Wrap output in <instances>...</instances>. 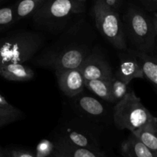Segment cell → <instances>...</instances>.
<instances>
[{
	"label": "cell",
	"mask_w": 157,
	"mask_h": 157,
	"mask_svg": "<svg viewBox=\"0 0 157 157\" xmlns=\"http://www.w3.org/2000/svg\"><path fill=\"white\" fill-rule=\"evenodd\" d=\"M58 35L56 39L38 52L32 63L54 72L80 68L94 47L96 35L90 25L84 18H80Z\"/></svg>",
	"instance_id": "1"
},
{
	"label": "cell",
	"mask_w": 157,
	"mask_h": 157,
	"mask_svg": "<svg viewBox=\"0 0 157 157\" xmlns=\"http://www.w3.org/2000/svg\"><path fill=\"white\" fill-rule=\"evenodd\" d=\"M45 37L38 31L18 29L0 38V67L8 63H24L43 48Z\"/></svg>",
	"instance_id": "2"
},
{
	"label": "cell",
	"mask_w": 157,
	"mask_h": 157,
	"mask_svg": "<svg viewBox=\"0 0 157 157\" xmlns=\"http://www.w3.org/2000/svg\"><path fill=\"white\" fill-rule=\"evenodd\" d=\"M84 12V3L75 0H46L32 15V22L38 30L58 35L71 23L74 17Z\"/></svg>",
	"instance_id": "3"
},
{
	"label": "cell",
	"mask_w": 157,
	"mask_h": 157,
	"mask_svg": "<svg viewBox=\"0 0 157 157\" xmlns=\"http://www.w3.org/2000/svg\"><path fill=\"white\" fill-rule=\"evenodd\" d=\"M122 22L128 48L140 52H155L156 33L153 18L144 9L129 6L123 15Z\"/></svg>",
	"instance_id": "4"
},
{
	"label": "cell",
	"mask_w": 157,
	"mask_h": 157,
	"mask_svg": "<svg viewBox=\"0 0 157 157\" xmlns=\"http://www.w3.org/2000/svg\"><path fill=\"white\" fill-rule=\"evenodd\" d=\"M103 130L102 124L76 114L60 123L55 138L75 147L101 152Z\"/></svg>",
	"instance_id": "5"
},
{
	"label": "cell",
	"mask_w": 157,
	"mask_h": 157,
	"mask_svg": "<svg viewBox=\"0 0 157 157\" xmlns=\"http://www.w3.org/2000/svg\"><path fill=\"white\" fill-rule=\"evenodd\" d=\"M112 117L118 130H127L130 133L157 121L133 90H129L127 94L116 103L112 110Z\"/></svg>",
	"instance_id": "6"
},
{
	"label": "cell",
	"mask_w": 157,
	"mask_h": 157,
	"mask_svg": "<svg viewBox=\"0 0 157 157\" xmlns=\"http://www.w3.org/2000/svg\"><path fill=\"white\" fill-rule=\"evenodd\" d=\"M93 16L97 29L107 42L118 51H126L128 48L122 18L117 10L108 7L101 0H95Z\"/></svg>",
	"instance_id": "7"
},
{
	"label": "cell",
	"mask_w": 157,
	"mask_h": 157,
	"mask_svg": "<svg viewBox=\"0 0 157 157\" xmlns=\"http://www.w3.org/2000/svg\"><path fill=\"white\" fill-rule=\"evenodd\" d=\"M80 70L85 80H110L114 77L109 61L103 52L95 46L81 64Z\"/></svg>",
	"instance_id": "8"
},
{
	"label": "cell",
	"mask_w": 157,
	"mask_h": 157,
	"mask_svg": "<svg viewBox=\"0 0 157 157\" xmlns=\"http://www.w3.org/2000/svg\"><path fill=\"white\" fill-rule=\"evenodd\" d=\"M72 107L77 115L102 124L107 117V110L104 104L95 97L85 94L84 91L71 98Z\"/></svg>",
	"instance_id": "9"
},
{
	"label": "cell",
	"mask_w": 157,
	"mask_h": 157,
	"mask_svg": "<svg viewBox=\"0 0 157 157\" xmlns=\"http://www.w3.org/2000/svg\"><path fill=\"white\" fill-rule=\"evenodd\" d=\"M118 58L119 64L114 73L115 78L127 83H130L133 79L144 78L136 51L130 48L126 51H119Z\"/></svg>",
	"instance_id": "10"
},
{
	"label": "cell",
	"mask_w": 157,
	"mask_h": 157,
	"mask_svg": "<svg viewBox=\"0 0 157 157\" xmlns=\"http://www.w3.org/2000/svg\"><path fill=\"white\" fill-rule=\"evenodd\" d=\"M55 74L60 90L67 98H75L84 90L86 80L80 68L56 71Z\"/></svg>",
	"instance_id": "11"
},
{
	"label": "cell",
	"mask_w": 157,
	"mask_h": 157,
	"mask_svg": "<svg viewBox=\"0 0 157 157\" xmlns=\"http://www.w3.org/2000/svg\"><path fill=\"white\" fill-rule=\"evenodd\" d=\"M0 76L7 81L23 82L32 81L35 78V71L24 63H8L0 67Z\"/></svg>",
	"instance_id": "12"
},
{
	"label": "cell",
	"mask_w": 157,
	"mask_h": 157,
	"mask_svg": "<svg viewBox=\"0 0 157 157\" xmlns=\"http://www.w3.org/2000/svg\"><path fill=\"white\" fill-rule=\"evenodd\" d=\"M55 150L52 155L58 157H107L103 151L98 152L75 147L61 140L54 139Z\"/></svg>",
	"instance_id": "13"
},
{
	"label": "cell",
	"mask_w": 157,
	"mask_h": 157,
	"mask_svg": "<svg viewBox=\"0 0 157 157\" xmlns=\"http://www.w3.org/2000/svg\"><path fill=\"white\" fill-rule=\"evenodd\" d=\"M121 151L123 157H157L156 153L131 133L121 144Z\"/></svg>",
	"instance_id": "14"
},
{
	"label": "cell",
	"mask_w": 157,
	"mask_h": 157,
	"mask_svg": "<svg viewBox=\"0 0 157 157\" xmlns=\"http://www.w3.org/2000/svg\"><path fill=\"white\" fill-rule=\"evenodd\" d=\"M142 66L144 78L148 80L157 90V55L155 52L145 53L136 51Z\"/></svg>",
	"instance_id": "15"
},
{
	"label": "cell",
	"mask_w": 157,
	"mask_h": 157,
	"mask_svg": "<svg viewBox=\"0 0 157 157\" xmlns=\"http://www.w3.org/2000/svg\"><path fill=\"white\" fill-rule=\"evenodd\" d=\"M85 88L93 93L101 99L110 104H114L115 101L112 96L110 80L94 79L86 80Z\"/></svg>",
	"instance_id": "16"
},
{
	"label": "cell",
	"mask_w": 157,
	"mask_h": 157,
	"mask_svg": "<svg viewBox=\"0 0 157 157\" xmlns=\"http://www.w3.org/2000/svg\"><path fill=\"white\" fill-rule=\"evenodd\" d=\"M46 0H18L13 6L15 22L32 17Z\"/></svg>",
	"instance_id": "17"
},
{
	"label": "cell",
	"mask_w": 157,
	"mask_h": 157,
	"mask_svg": "<svg viewBox=\"0 0 157 157\" xmlns=\"http://www.w3.org/2000/svg\"><path fill=\"white\" fill-rule=\"evenodd\" d=\"M131 133L157 155V121L149 123Z\"/></svg>",
	"instance_id": "18"
},
{
	"label": "cell",
	"mask_w": 157,
	"mask_h": 157,
	"mask_svg": "<svg viewBox=\"0 0 157 157\" xmlns=\"http://www.w3.org/2000/svg\"><path fill=\"white\" fill-rule=\"evenodd\" d=\"M24 117V113L16 107L6 108L0 107V128L16 122Z\"/></svg>",
	"instance_id": "19"
},
{
	"label": "cell",
	"mask_w": 157,
	"mask_h": 157,
	"mask_svg": "<svg viewBox=\"0 0 157 157\" xmlns=\"http://www.w3.org/2000/svg\"><path fill=\"white\" fill-rule=\"evenodd\" d=\"M15 24L16 22L13 6L0 8V35L7 32Z\"/></svg>",
	"instance_id": "20"
},
{
	"label": "cell",
	"mask_w": 157,
	"mask_h": 157,
	"mask_svg": "<svg viewBox=\"0 0 157 157\" xmlns=\"http://www.w3.org/2000/svg\"><path fill=\"white\" fill-rule=\"evenodd\" d=\"M129 84L130 83L121 81L115 77L110 79L111 93L115 103L122 99L127 94V92L129 91Z\"/></svg>",
	"instance_id": "21"
},
{
	"label": "cell",
	"mask_w": 157,
	"mask_h": 157,
	"mask_svg": "<svg viewBox=\"0 0 157 157\" xmlns=\"http://www.w3.org/2000/svg\"><path fill=\"white\" fill-rule=\"evenodd\" d=\"M55 150V141L50 140H41L37 145L35 155L37 157H50Z\"/></svg>",
	"instance_id": "22"
},
{
	"label": "cell",
	"mask_w": 157,
	"mask_h": 157,
	"mask_svg": "<svg viewBox=\"0 0 157 157\" xmlns=\"http://www.w3.org/2000/svg\"><path fill=\"white\" fill-rule=\"evenodd\" d=\"M3 150L6 157H37L35 153L25 149L8 148Z\"/></svg>",
	"instance_id": "23"
},
{
	"label": "cell",
	"mask_w": 157,
	"mask_h": 157,
	"mask_svg": "<svg viewBox=\"0 0 157 157\" xmlns=\"http://www.w3.org/2000/svg\"><path fill=\"white\" fill-rule=\"evenodd\" d=\"M144 8L149 12L157 11V0H139Z\"/></svg>",
	"instance_id": "24"
},
{
	"label": "cell",
	"mask_w": 157,
	"mask_h": 157,
	"mask_svg": "<svg viewBox=\"0 0 157 157\" xmlns=\"http://www.w3.org/2000/svg\"><path fill=\"white\" fill-rule=\"evenodd\" d=\"M0 107H6V108H10V107H14V106H12V104L5 98V97H3L2 95L0 94Z\"/></svg>",
	"instance_id": "25"
},
{
	"label": "cell",
	"mask_w": 157,
	"mask_h": 157,
	"mask_svg": "<svg viewBox=\"0 0 157 157\" xmlns=\"http://www.w3.org/2000/svg\"><path fill=\"white\" fill-rule=\"evenodd\" d=\"M152 18H153V25H154L155 31H156V38H157V11H156V12H154V13H153V16H152Z\"/></svg>",
	"instance_id": "26"
},
{
	"label": "cell",
	"mask_w": 157,
	"mask_h": 157,
	"mask_svg": "<svg viewBox=\"0 0 157 157\" xmlns=\"http://www.w3.org/2000/svg\"><path fill=\"white\" fill-rule=\"evenodd\" d=\"M0 157H6V154H5L4 150L2 149L1 147H0Z\"/></svg>",
	"instance_id": "27"
},
{
	"label": "cell",
	"mask_w": 157,
	"mask_h": 157,
	"mask_svg": "<svg viewBox=\"0 0 157 157\" xmlns=\"http://www.w3.org/2000/svg\"><path fill=\"white\" fill-rule=\"evenodd\" d=\"M75 1L78 2H80V3H85V2L87 1V0H75Z\"/></svg>",
	"instance_id": "28"
},
{
	"label": "cell",
	"mask_w": 157,
	"mask_h": 157,
	"mask_svg": "<svg viewBox=\"0 0 157 157\" xmlns=\"http://www.w3.org/2000/svg\"><path fill=\"white\" fill-rule=\"evenodd\" d=\"M3 1H4V0H0V5H1Z\"/></svg>",
	"instance_id": "29"
},
{
	"label": "cell",
	"mask_w": 157,
	"mask_h": 157,
	"mask_svg": "<svg viewBox=\"0 0 157 157\" xmlns=\"http://www.w3.org/2000/svg\"><path fill=\"white\" fill-rule=\"evenodd\" d=\"M50 157H58V156H53V155H52Z\"/></svg>",
	"instance_id": "30"
},
{
	"label": "cell",
	"mask_w": 157,
	"mask_h": 157,
	"mask_svg": "<svg viewBox=\"0 0 157 157\" xmlns=\"http://www.w3.org/2000/svg\"><path fill=\"white\" fill-rule=\"evenodd\" d=\"M119 1H120V2H121V3H122V2H123V1H124V0H119Z\"/></svg>",
	"instance_id": "31"
},
{
	"label": "cell",
	"mask_w": 157,
	"mask_h": 157,
	"mask_svg": "<svg viewBox=\"0 0 157 157\" xmlns=\"http://www.w3.org/2000/svg\"><path fill=\"white\" fill-rule=\"evenodd\" d=\"M156 48H157V38H156Z\"/></svg>",
	"instance_id": "32"
}]
</instances>
